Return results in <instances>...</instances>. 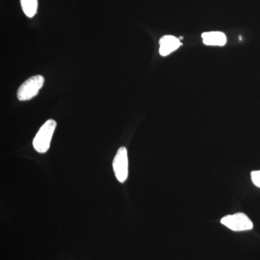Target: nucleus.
Masks as SVG:
<instances>
[{
  "mask_svg": "<svg viewBox=\"0 0 260 260\" xmlns=\"http://www.w3.org/2000/svg\"><path fill=\"white\" fill-rule=\"evenodd\" d=\"M56 127V122L54 119H49L41 126L32 141L34 148L38 153H44L48 151Z\"/></svg>",
  "mask_w": 260,
  "mask_h": 260,
  "instance_id": "obj_1",
  "label": "nucleus"
},
{
  "mask_svg": "<svg viewBox=\"0 0 260 260\" xmlns=\"http://www.w3.org/2000/svg\"><path fill=\"white\" fill-rule=\"evenodd\" d=\"M44 84V78L42 75H34L28 78L20 87L17 93L19 101L25 102L37 96L39 90L42 88Z\"/></svg>",
  "mask_w": 260,
  "mask_h": 260,
  "instance_id": "obj_2",
  "label": "nucleus"
},
{
  "mask_svg": "<svg viewBox=\"0 0 260 260\" xmlns=\"http://www.w3.org/2000/svg\"><path fill=\"white\" fill-rule=\"evenodd\" d=\"M220 223L234 232L251 230L254 226L250 218L243 213L225 215L220 220Z\"/></svg>",
  "mask_w": 260,
  "mask_h": 260,
  "instance_id": "obj_3",
  "label": "nucleus"
},
{
  "mask_svg": "<svg viewBox=\"0 0 260 260\" xmlns=\"http://www.w3.org/2000/svg\"><path fill=\"white\" fill-rule=\"evenodd\" d=\"M112 165L116 179L119 182H125L129 173L127 150L125 147H121L117 150Z\"/></svg>",
  "mask_w": 260,
  "mask_h": 260,
  "instance_id": "obj_4",
  "label": "nucleus"
},
{
  "mask_svg": "<svg viewBox=\"0 0 260 260\" xmlns=\"http://www.w3.org/2000/svg\"><path fill=\"white\" fill-rule=\"evenodd\" d=\"M159 53L162 56H167L179 49L181 45L180 39L174 36L167 35L159 41Z\"/></svg>",
  "mask_w": 260,
  "mask_h": 260,
  "instance_id": "obj_5",
  "label": "nucleus"
},
{
  "mask_svg": "<svg viewBox=\"0 0 260 260\" xmlns=\"http://www.w3.org/2000/svg\"><path fill=\"white\" fill-rule=\"evenodd\" d=\"M203 43L207 46H219L223 47L226 44L227 39L222 32H205L202 34Z\"/></svg>",
  "mask_w": 260,
  "mask_h": 260,
  "instance_id": "obj_6",
  "label": "nucleus"
},
{
  "mask_svg": "<svg viewBox=\"0 0 260 260\" xmlns=\"http://www.w3.org/2000/svg\"><path fill=\"white\" fill-rule=\"evenodd\" d=\"M20 4L24 14L28 18H31L37 14L38 0H20Z\"/></svg>",
  "mask_w": 260,
  "mask_h": 260,
  "instance_id": "obj_7",
  "label": "nucleus"
},
{
  "mask_svg": "<svg viewBox=\"0 0 260 260\" xmlns=\"http://www.w3.org/2000/svg\"><path fill=\"white\" fill-rule=\"evenodd\" d=\"M251 178L253 184L260 188V171H254L251 172Z\"/></svg>",
  "mask_w": 260,
  "mask_h": 260,
  "instance_id": "obj_8",
  "label": "nucleus"
}]
</instances>
